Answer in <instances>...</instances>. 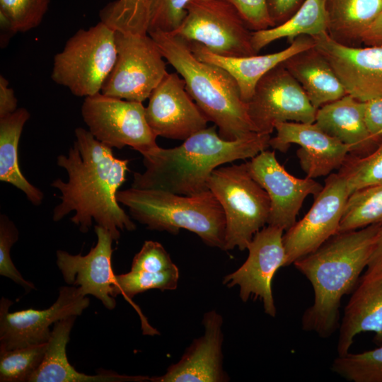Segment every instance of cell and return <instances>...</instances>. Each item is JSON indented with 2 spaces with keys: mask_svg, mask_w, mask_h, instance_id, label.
Listing matches in <instances>:
<instances>
[{
  "mask_svg": "<svg viewBox=\"0 0 382 382\" xmlns=\"http://www.w3.org/2000/svg\"><path fill=\"white\" fill-rule=\"evenodd\" d=\"M47 342L0 350V381L29 382L44 359Z\"/></svg>",
  "mask_w": 382,
  "mask_h": 382,
  "instance_id": "obj_34",
  "label": "cell"
},
{
  "mask_svg": "<svg viewBox=\"0 0 382 382\" xmlns=\"http://www.w3.org/2000/svg\"><path fill=\"white\" fill-rule=\"evenodd\" d=\"M96 245L86 255L57 251V265L66 284L78 286L80 293L92 295L109 310L116 306L115 274L112 266V238L103 227L96 225Z\"/></svg>",
  "mask_w": 382,
  "mask_h": 382,
  "instance_id": "obj_18",
  "label": "cell"
},
{
  "mask_svg": "<svg viewBox=\"0 0 382 382\" xmlns=\"http://www.w3.org/2000/svg\"><path fill=\"white\" fill-rule=\"evenodd\" d=\"M333 372L352 382H382V346L361 353L338 355Z\"/></svg>",
  "mask_w": 382,
  "mask_h": 382,
  "instance_id": "obj_33",
  "label": "cell"
},
{
  "mask_svg": "<svg viewBox=\"0 0 382 382\" xmlns=\"http://www.w3.org/2000/svg\"><path fill=\"white\" fill-rule=\"evenodd\" d=\"M216 127H207L178 146H158L142 155L146 168L143 173H134L132 187L197 195L209 190L212 173L221 165L252 158L270 146V134L252 132L228 141L219 135Z\"/></svg>",
  "mask_w": 382,
  "mask_h": 382,
  "instance_id": "obj_2",
  "label": "cell"
},
{
  "mask_svg": "<svg viewBox=\"0 0 382 382\" xmlns=\"http://www.w3.org/2000/svg\"><path fill=\"white\" fill-rule=\"evenodd\" d=\"M221 316L215 311L204 313V332L195 340L180 359L170 366L154 382H224L228 379L223 369Z\"/></svg>",
  "mask_w": 382,
  "mask_h": 382,
  "instance_id": "obj_20",
  "label": "cell"
},
{
  "mask_svg": "<svg viewBox=\"0 0 382 382\" xmlns=\"http://www.w3.org/2000/svg\"><path fill=\"white\" fill-rule=\"evenodd\" d=\"M115 31L117 59L100 93L143 103L168 73L165 58L149 34Z\"/></svg>",
  "mask_w": 382,
  "mask_h": 382,
  "instance_id": "obj_8",
  "label": "cell"
},
{
  "mask_svg": "<svg viewBox=\"0 0 382 382\" xmlns=\"http://www.w3.org/2000/svg\"><path fill=\"white\" fill-rule=\"evenodd\" d=\"M18 100L14 91L9 87V82L2 75L0 76V118L14 112L17 108Z\"/></svg>",
  "mask_w": 382,
  "mask_h": 382,
  "instance_id": "obj_42",
  "label": "cell"
},
{
  "mask_svg": "<svg viewBox=\"0 0 382 382\" xmlns=\"http://www.w3.org/2000/svg\"><path fill=\"white\" fill-rule=\"evenodd\" d=\"M349 196L344 178L337 173L328 175L308 212L283 235L285 267L313 252L338 233Z\"/></svg>",
  "mask_w": 382,
  "mask_h": 382,
  "instance_id": "obj_12",
  "label": "cell"
},
{
  "mask_svg": "<svg viewBox=\"0 0 382 382\" xmlns=\"http://www.w3.org/2000/svg\"><path fill=\"white\" fill-rule=\"evenodd\" d=\"M380 224L339 232L293 264L314 292L313 303L301 318L304 330L327 338L339 328L342 299L355 288L367 267Z\"/></svg>",
  "mask_w": 382,
  "mask_h": 382,
  "instance_id": "obj_3",
  "label": "cell"
},
{
  "mask_svg": "<svg viewBox=\"0 0 382 382\" xmlns=\"http://www.w3.org/2000/svg\"><path fill=\"white\" fill-rule=\"evenodd\" d=\"M81 115L91 134L112 149L127 146L144 155L158 146L141 102L98 93L85 98Z\"/></svg>",
  "mask_w": 382,
  "mask_h": 382,
  "instance_id": "obj_10",
  "label": "cell"
},
{
  "mask_svg": "<svg viewBox=\"0 0 382 382\" xmlns=\"http://www.w3.org/2000/svg\"><path fill=\"white\" fill-rule=\"evenodd\" d=\"M284 230L267 225L257 231L248 244V256L236 271L224 277L228 287L238 286L240 298L247 301L251 296L259 298L264 311L275 317L272 282L276 272L285 267L286 252L283 243Z\"/></svg>",
  "mask_w": 382,
  "mask_h": 382,
  "instance_id": "obj_14",
  "label": "cell"
},
{
  "mask_svg": "<svg viewBox=\"0 0 382 382\" xmlns=\"http://www.w3.org/2000/svg\"><path fill=\"white\" fill-rule=\"evenodd\" d=\"M89 299L78 286H63L56 301L48 308L10 312L13 304L2 296L0 301V350H11L29 345L47 343L51 336L50 327L71 316H80L89 306Z\"/></svg>",
  "mask_w": 382,
  "mask_h": 382,
  "instance_id": "obj_13",
  "label": "cell"
},
{
  "mask_svg": "<svg viewBox=\"0 0 382 382\" xmlns=\"http://www.w3.org/2000/svg\"><path fill=\"white\" fill-rule=\"evenodd\" d=\"M207 185L225 214L224 250L247 249L255 234L267 224V192L250 175L246 162L216 168Z\"/></svg>",
  "mask_w": 382,
  "mask_h": 382,
  "instance_id": "obj_6",
  "label": "cell"
},
{
  "mask_svg": "<svg viewBox=\"0 0 382 382\" xmlns=\"http://www.w3.org/2000/svg\"><path fill=\"white\" fill-rule=\"evenodd\" d=\"M315 123L348 146L349 154L354 155H366L382 141L373 136L367 127L364 102L349 94L319 108Z\"/></svg>",
  "mask_w": 382,
  "mask_h": 382,
  "instance_id": "obj_23",
  "label": "cell"
},
{
  "mask_svg": "<svg viewBox=\"0 0 382 382\" xmlns=\"http://www.w3.org/2000/svg\"><path fill=\"white\" fill-rule=\"evenodd\" d=\"M361 42L366 46L382 47V11L364 33Z\"/></svg>",
  "mask_w": 382,
  "mask_h": 382,
  "instance_id": "obj_43",
  "label": "cell"
},
{
  "mask_svg": "<svg viewBox=\"0 0 382 382\" xmlns=\"http://www.w3.org/2000/svg\"><path fill=\"white\" fill-rule=\"evenodd\" d=\"M365 120L371 134L382 139V97L364 102Z\"/></svg>",
  "mask_w": 382,
  "mask_h": 382,
  "instance_id": "obj_41",
  "label": "cell"
},
{
  "mask_svg": "<svg viewBox=\"0 0 382 382\" xmlns=\"http://www.w3.org/2000/svg\"><path fill=\"white\" fill-rule=\"evenodd\" d=\"M362 332H374L382 342V270H366L348 301L339 326L338 355L348 353Z\"/></svg>",
  "mask_w": 382,
  "mask_h": 382,
  "instance_id": "obj_21",
  "label": "cell"
},
{
  "mask_svg": "<svg viewBox=\"0 0 382 382\" xmlns=\"http://www.w3.org/2000/svg\"><path fill=\"white\" fill-rule=\"evenodd\" d=\"M247 105L256 132L264 134L279 122L313 123L317 111L282 63L260 79Z\"/></svg>",
  "mask_w": 382,
  "mask_h": 382,
  "instance_id": "obj_11",
  "label": "cell"
},
{
  "mask_svg": "<svg viewBox=\"0 0 382 382\" xmlns=\"http://www.w3.org/2000/svg\"><path fill=\"white\" fill-rule=\"evenodd\" d=\"M129 161L116 158L112 149L98 141L82 127L75 129V141L67 155H59L57 164L68 180L57 178L51 186L61 192V202L53 209L52 219L59 221L74 212L71 221L87 233L94 220L114 241L120 231H132L136 225L119 204L117 192L125 181Z\"/></svg>",
  "mask_w": 382,
  "mask_h": 382,
  "instance_id": "obj_1",
  "label": "cell"
},
{
  "mask_svg": "<svg viewBox=\"0 0 382 382\" xmlns=\"http://www.w3.org/2000/svg\"><path fill=\"white\" fill-rule=\"evenodd\" d=\"M116 198L129 209L134 219L149 229L177 234L184 228L197 234L206 245L224 250L225 214L210 190L182 195L131 187L119 190Z\"/></svg>",
  "mask_w": 382,
  "mask_h": 382,
  "instance_id": "obj_5",
  "label": "cell"
},
{
  "mask_svg": "<svg viewBox=\"0 0 382 382\" xmlns=\"http://www.w3.org/2000/svg\"><path fill=\"white\" fill-rule=\"evenodd\" d=\"M312 37L347 94L362 102L382 97V47L347 46L326 32Z\"/></svg>",
  "mask_w": 382,
  "mask_h": 382,
  "instance_id": "obj_16",
  "label": "cell"
},
{
  "mask_svg": "<svg viewBox=\"0 0 382 382\" xmlns=\"http://www.w3.org/2000/svg\"><path fill=\"white\" fill-rule=\"evenodd\" d=\"M186 16L173 34L197 42L210 52L226 57L257 54L252 33L236 10L222 0H190Z\"/></svg>",
  "mask_w": 382,
  "mask_h": 382,
  "instance_id": "obj_9",
  "label": "cell"
},
{
  "mask_svg": "<svg viewBox=\"0 0 382 382\" xmlns=\"http://www.w3.org/2000/svg\"><path fill=\"white\" fill-rule=\"evenodd\" d=\"M77 316H71L54 324L44 359L29 382H125L149 381L142 376L121 375L103 370L96 375L77 371L69 362L66 347Z\"/></svg>",
  "mask_w": 382,
  "mask_h": 382,
  "instance_id": "obj_24",
  "label": "cell"
},
{
  "mask_svg": "<svg viewBox=\"0 0 382 382\" xmlns=\"http://www.w3.org/2000/svg\"><path fill=\"white\" fill-rule=\"evenodd\" d=\"M51 0H0V16L5 18L16 32L37 27L47 13Z\"/></svg>",
  "mask_w": 382,
  "mask_h": 382,
  "instance_id": "obj_35",
  "label": "cell"
},
{
  "mask_svg": "<svg viewBox=\"0 0 382 382\" xmlns=\"http://www.w3.org/2000/svg\"><path fill=\"white\" fill-rule=\"evenodd\" d=\"M179 279V270L176 265L159 272L132 271L115 274V296L122 295L132 305V299L139 293L150 289L174 290Z\"/></svg>",
  "mask_w": 382,
  "mask_h": 382,
  "instance_id": "obj_32",
  "label": "cell"
},
{
  "mask_svg": "<svg viewBox=\"0 0 382 382\" xmlns=\"http://www.w3.org/2000/svg\"><path fill=\"white\" fill-rule=\"evenodd\" d=\"M30 115L24 108L0 118V180L22 191L33 205L42 204L44 193L23 175L18 161V144Z\"/></svg>",
  "mask_w": 382,
  "mask_h": 382,
  "instance_id": "obj_27",
  "label": "cell"
},
{
  "mask_svg": "<svg viewBox=\"0 0 382 382\" xmlns=\"http://www.w3.org/2000/svg\"><path fill=\"white\" fill-rule=\"evenodd\" d=\"M115 31L100 21L80 29L55 54L51 78L73 95L88 97L100 93L117 59Z\"/></svg>",
  "mask_w": 382,
  "mask_h": 382,
  "instance_id": "obj_7",
  "label": "cell"
},
{
  "mask_svg": "<svg viewBox=\"0 0 382 382\" xmlns=\"http://www.w3.org/2000/svg\"><path fill=\"white\" fill-rule=\"evenodd\" d=\"M19 231L5 214L0 215V274L21 286L26 292L35 289L34 284L25 279L12 262L10 251L18 241Z\"/></svg>",
  "mask_w": 382,
  "mask_h": 382,
  "instance_id": "obj_37",
  "label": "cell"
},
{
  "mask_svg": "<svg viewBox=\"0 0 382 382\" xmlns=\"http://www.w3.org/2000/svg\"><path fill=\"white\" fill-rule=\"evenodd\" d=\"M366 267L369 271L382 270V224H380Z\"/></svg>",
  "mask_w": 382,
  "mask_h": 382,
  "instance_id": "obj_44",
  "label": "cell"
},
{
  "mask_svg": "<svg viewBox=\"0 0 382 382\" xmlns=\"http://www.w3.org/2000/svg\"><path fill=\"white\" fill-rule=\"evenodd\" d=\"M345 180L349 195L367 187L382 184V141L364 156L349 154L337 173Z\"/></svg>",
  "mask_w": 382,
  "mask_h": 382,
  "instance_id": "obj_31",
  "label": "cell"
},
{
  "mask_svg": "<svg viewBox=\"0 0 382 382\" xmlns=\"http://www.w3.org/2000/svg\"><path fill=\"white\" fill-rule=\"evenodd\" d=\"M327 33L336 42L360 47L365 31L382 11V0H325Z\"/></svg>",
  "mask_w": 382,
  "mask_h": 382,
  "instance_id": "obj_26",
  "label": "cell"
},
{
  "mask_svg": "<svg viewBox=\"0 0 382 382\" xmlns=\"http://www.w3.org/2000/svg\"><path fill=\"white\" fill-rule=\"evenodd\" d=\"M148 34L185 81L187 91L207 120L219 128L222 139L233 141L256 132L238 83L227 71L198 59L188 42L178 35L159 30Z\"/></svg>",
  "mask_w": 382,
  "mask_h": 382,
  "instance_id": "obj_4",
  "label": "cell"
},
{
  "mask_svg": "<svg viewBox=\"0 0 382 382\" xmlns=\"http://www.w3.org/2000/svg\"><path fill=\"white\" fill-rule=\"evenodd\" d=\"M282 64L317 110L347 94L329 62L314 46L291 56Z\"/></svg>",
  "mask_w": 382,
  "mask_h": 382,
  "instance_id": "obj_25",
  "label": "cell"
},
{
  "mask_svg": "<svg viewBox=\"0 0 382 382\" xmlns=\"http://www.w3.org/2000/svg\"><path fill=\"white\" fill-rule=\"evenodd\" d=\"M274 129L277 134L270 138V146L285 153L292 144L299 145L296 151L299 165L311 178L328 175L339 169L350 153L348 146L327 134L315 122H279Z\"/></svg>",
  "mask_w": 382,
  "mask_h": 382,
  "instance_id": "obj_19",
  "label": "cell"
},
{
  "mask_svg": "<svg viewBox=\"0 0 382 382\" xmlns=\"http://www.w3.org/2000/svg\"><path fill=\"white\" fill-rule=\"evenodd\" d=\"M382 224V184L352 192L348 197L339 232Z\"/></svg>",
  "mask_w": 382,
  "mask_h": 382,
  "instance_id": "obj_29",
  "label": "cell"
},
{
  "mask_svg": "<svg viewBox=\"0 0 382 382\" xmlns=\"http://www.w3.org/2000/svg\"><path fill=\"white\" fill-rule=\"evenodd\" d=\"M304 0H267L270 17L274 26L289 19Z\"/></svg>",
  "mask_w": 382,
  "mask_h": 382,
  "instance_id": "obj_40",
  "label": "cell"
},
{
  "mask_svg": "<svg viewBox=\"0 0 382 382\" xmlns=\"http://www.w3.org/2000/svg\"><path fill=\"white\" fill-rule=\"evenodd\" d=\"M253 178L267 192L270 200L267 225L288 230L305 199L316 197L323 185L313 178H299L288 173L277 161L274 151L265 150L246 162Z\"/></svg>",
  "mask_w": 382,
  "mask_h": 382,
  "instance_id": "obj_15",
  "label": "cell"
},
{
  "mask_svg": "<svg viewBox=\"0 0 382 382\" xmlns=\"http://www.w3.org/2000/svg\"><path fill=\"white\" fill-rule=\"evenodd\" d=\"M328 19L325 0H304L296 12L279 25L253 31L252 44L257 54L275 40L286 38L291 43L300 35L314 36L327 33Z\"/></svg>",
  "mask_w": 382,
  "mask_h": 382,
  "instance_id": "obj_28",
  "label": "cell"
},
{
  "mask_svg": "<svg viewBox=\"0 0 382 382\" xmlns=\"http://www.w3.org/2000/svg\"><path fill=\"white\" fill-rule=\"evenodd\" d=\"M100 21L117 31L148 34V0H115L100 11Z\"/></svg>",
  "mask_w": 382,
  "mask_h": 382,
  "instance_id": "obj_30",
  "label": "cell"
},
{
  "mask_svg": "<svg viewBox=\"0 0 382 382\" xmlns=\"http://www.w3.org/2000/svg\"><path fill=\"white\" fill-rule=\"evenodd\" d=\"M187 42L198 59L216 64L232 76L238 83L242 100L246 103L252 98L257 82L265 74L291 56L314 46L313 38L303 35L298 36L287 47L277 52L248 57H226L210 52L200 43Z\"/></svg>",
  "mask_w": 382,
  "mask_h": 382,
  "instance_id": "obj_22",
  "label": "cell"
},
{
  "mask_svg": "<svg viewBox=\"0 0 382 382\" xmlns=\"http://www.w3.org/2000/svg\"><path fill=\"white\" fill-rule=\"evenodd\" d=\"M190 0H148V33H174L183 23Z\"/></svg>",
  "mask_w": 382,
  "mask_h": 382,
  "instance_id": "obj_36",
  "label": "cell"
},
{
  "mask_svg": "<svg viewBox=\"0 0 382 382\" xmlns=\"http://www.w3.org/2000/svg\"><path fill=\"white\" fill-rule=\"evenodd\" d=\"M146 121L157 137L185 140L207 127L209 120L177 73H167L152 91L145 108Z\"/></svg>",
  "mask_w": 382,
  "mask_h": 382,
  "instance_id": "obj_17",
  "label": "cell"
},
{
  "mask_svg": "<svg viewBox=\"0 0 382 382\" xmlns=\"http://www.w3.org/2000/svg\"><path fill=\"white\" fill-rule=\"evenodd\" d=\"M231 4L238 13L247 27L258 31L274 27L267 0H222Z\"/></svg>",
  "mask_w": 382,
  "mask_h": 382,
  "instance_id": "obj_39",
  "label": "cell"
},
{
  "mask_svg": "<svg viewBox=\"0 0 382 382\" xmlns=\"http://www.w3.org/2000/svg\"><path fill=\"white\" fill-rule=\"evenodd\" d=\"M175 265L164 247L157 241H146L132 262V271L159 272Z\"/></svg>",
  "mask_w": 382,
  "mask_h": 382,
  "instance_id": "obj_38",
  "label": "cell"
}]
</instances>
